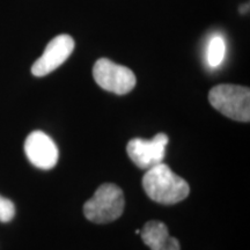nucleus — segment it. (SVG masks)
Masks as SVG:
<instances>
[{
    "label": "nucleus",
    "instance_id": "8",
    "mask_svg": "<svg viewBox=\"0 0 250 250\" xmlns=\"http://www.w3.org/2000/svg\"><path fill=\"white\" fill-rule=\"evenodd\" d=\"M140 234L144 243L151 250H181L179 240L169 235L167 226L161 221H148Z\"/></svg>",
    "mask_w": 250,
    "mask_h": 250
},
{
    "label": "nucleus",
    "instance_id": "4",
    "mask_svg": "<svg viewBox=\"0 0 250 250\" xmlns=\"http://www.w3.org/2000/svg\"><path fill=\"white\" fill-rule=\"evenodd\" d=\"M93 77L101 88L117 95L130 93L137 83L136 76L130 68L101 58L93 67Z\"/></svg>",
    "mask_w": 250,
    "mask_h": 250
},
{
    "label": "nucleus",
    "instance_id": "1",
    "mask_svg": "<svg viewBox=\"0 0 250 250\" xmlns=\"http://www.w3.org/2000/svg\"><path fill=\"white\" fill-rule=\"evenodd\" d=\"M143 188L152 201L165 205L176 204L186 199L190 192L187 181L162 162L146 170Z\"/></svg>",
    "mask_w": 250,
    "mask_h": 250
},
{
    "label": "nucleus",
    "instance_id": "10",
    "mask_svg": "<svg viewBox=\"0 0 250 250\" xmlns=\"http://www.w3.org/2000/svg\"><path fill=\"white\" fill-rule=\"evenodd\" d=\"M15 215V206L13 202L0 196V221L9 223Z\"/></svg>",
    "mask_w": 250,
    "mask_h": 250
},
{
    "label": "nucleus",
    "instance_id": "6",
    "mask_svg": "<svg viewBox=\"0 0 250 250\" xmlns=\"http://www.w3.org/2000/svg\"><path fill=\"white\" fill-rule=\"evenodd\" d=\"M74 49V40L70 35H58L46 45L42 56L31 66L35 77H45L58 68L70 57Z\"/></svg>",
    "mask_w": 250,
    "mask_h": 250
},
{
    "label": "nucleus",
    "instance_id": "11",
    "mask_svg": "<svg viewBox=\"0 0 250 250\" xmlns=\"http://www.w3.org/2000/svg\"><path fill=\"white\" fill-rule=\"evenodd\" d=\"M249 12V4H243L240 6V13L246 14Z\"/></svg>",
    "mask_w": 250,
    "mask_h": 250
},
{
    "label": "nucleus",
    "instance_id": "2",
    "mask_svg": "<svg viewBox=\"0 0 250 250\" xmlns=\"http://www.w3.org/2000/svg\"><path fill=\"white\" fill-rule=\"evenodd\" d=\"M125 198L120 187L112 183L100 186L89 201L83 205V213L89 221L107 224L116 220L124 211Z\"/></svg>",
    "mask_w": 250,
    "mask_h": 250
},
{
    "label": "nucleus",
    "instance_id": "5",
    "mask_svg": "<svg viewBox=\"0 0 250 250\" xmlns=\"http://www.w3.org/2000/svg\"><path fill=\"white\" fill-rule=\"evenodd\" d=\"M168 144V136L158 133L152 139L134 138L127 144V154L137 167L142 169H149L161 164L165 158L166 146Z\"/></svg>",
    "mask_w": 250,
    "mask_h": 250
},
{
    "label": "nucleus",
    "instance_id": "3",
    "mask_svg": "<svg viewBox=\"0 0 250 250\" xmlns=\"http://www.w3.org/2000/svg\"><path fill=\"white\" fill-rule=\"evenodd\" d=\"M211 105L234 121H250V89L237 85H218L208 93Z\"/></svg>",
    "mask_w": 250,
    "mask_h": 250
},
{
    "label": "nucleus",
    "instance_id": "7",
    "mask_svg": "<svg viewBox=\"0 0 250 250\" xmlns=\"http://www.w3.org/2000/svg\"><path fill=\"white\" fill-rule=\"evenodd\" d=\"M24 153L31 165L44 170L54 168L59 158L57 145L42 131H34L27 137Z\"/></svg>",
    "mask_w": 250,
    "mask_h": 250
},
{
    "label": "nucleus",
    "instance_id": "9",
    "mask_svg": "<svg viewBox=\"0 0 250 250\" xmlns=\"http://www.w3.org/2000/svg\"><path fill=\"white\" fill-rule=\"evenodd\" d=\"M226 55V42L224 37L220 35H214L211 37L206 50V61L208 66L214 68L220 66Z\"/></svg>",
    "mask_w": 250,
    "mask_h": 250
}]
</instances>
